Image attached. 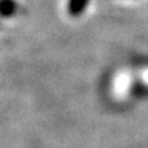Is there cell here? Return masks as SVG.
I'll return each mask as SVG.
<instances>
[{
  "label": "cell",
  "instance_id": "7a4b0ae2",
  "mask_svg": "<svg viewBox=\"0 0 148 148\" xmlns=\"http://www.w3.org/2000/svg\"><path fill=\"white\" fill-rule=\"evenodd\" d=\"M14 10V3L12 0H0V14L9 16Z\"/></svg>",
  "mask_w": 148,
  "mask_h": 148
},
{
  "label": "cell",
  "instance_id": "6da1fadb",
  "mask_svg": "<svg viewBox=\"0 0 148 148\" xmlns=\"http://www.w3.org/2000/svg\"><path fill=\"white\" fill-rule=\"evenodd\" d=\"M88 0H69L68 1V10L72 16H78L86 8Z\"/></svg>",
  "mask_w": 148,
  "mask_h": 148
},
{
  "label": "cell",
  "instance_id": "3957f363",
  "mask_svg": "<svg viewBox=\"0 0 148 148\" xmlns=\"http://www.w3.org/2000/svg\"><path fill=\"white\" fill-rule=\"evenodd\" d=\"M142 79H143V81L148 84V69H146V70H143V72H142Z\"/></svg>",
  "mask_w": 148,
  "mask_h": 148
}]
</instances>
